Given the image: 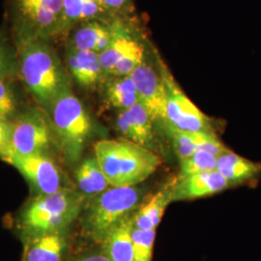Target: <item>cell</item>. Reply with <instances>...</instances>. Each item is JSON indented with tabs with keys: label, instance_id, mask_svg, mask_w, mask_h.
<instances>
[{
	"label": "cell",
	"instance_id": "14",
	"mask_svg": "<svg viewBox=\"0 0 261 261\" xmlns=\"http://www.w3.org/2000/svg\"><path fill=\"white\" fill-rule=\"evenodd\" d=\"M66 247L61 231L35 234L28 244L24 261H62Z\"/></svg>",
	"mask_w": 261,
	"mask_h": 261
},
{
	"label": "cell",
	"instance_id": "2",
	"mask_svg": "<svg viewBox=\"0 0 261 261\" xmlns=\"http://www.w3.org/2000/svg\"><path fill=\"white\" fill-rule=\"evenodd\" d=\"M22 81L38 103L47 109L70 85L56 51L42 40L18 42Z\"/></svg>",
	"mask_w": 261,
	"mask_h": 261
},
{
	"label": "cell",
	"instance_id": "19",
	"mask_svg": "<svg viewBox=\"0 0 261 261\" xmlns=\"http://www.w3.org/2000/svg\"><path fill=\"white\" fill-rule=\"evenodd\" d=\"M105 94L109 103L120 111L139 103L137 88L130 75H112L106 84Z\"/></svg>",
	"mask_w": 261,
	"mask_h": 261
},
{
	"label": "cell",
	"instance_id": "33",
	"mask_svg": "<svg viewBox=\"0 0 261 261\" xmlns=\"http://www.w3.org/2000/svg\"><path fill=\"white\" fill-rule=\"evenodd\" d=\"M77 261H110L106 253H95V254H90L84 258L79 259Z\"/></svg>",
	"mask_w": 261,
	"mask_h": 261
},
{
	"label": "cell",
	"instance_id": "5",
	"mask_svg": "<svg viewBox=\"0 0 261 261\" xmlns=\"http://www.w3.org/2000/svg\"><path fill=\"white\" fill-rule=\"evenodd\" d=\"M17 41L42 40L65 30L62 0H11Z\"/></svg>",
	"mask_w": 261,
	"mask_h": 261
},
{
	"label": "cell",
	"instance_id": "15",
	"mask_svg": "<svg viewBox=\"0 0 261 261\" xmlns=\"http://www.w3.org/2000/svg\"><path fill=\"white\" fill-rule=\"evenodd\" d=\"M216 170L231 185L251 180L261 172L260 163L243 158L232 151H227L217 158Z\"/></svg>",
	"mask_w": 261,
	"mask_h": 261
},
{
	"label": "cell",
	"instance_id": "8",
	"mask_svg": "<svg viewBox=\"0 0 261 261\" xmlns=\"http://www.w3.org/2000/svg\"><path fill=\"white\" fill-rule=\"evenodd\" d=\"M50 139V127L42 112L37 110L23 112L11 122L10 157L43 153L48 147Z\"/></svg>",
	"mask_w": 261,
	"mask_h": 261
},
{
	"label": "cell",
	"instance_id": "11",
	"mask_svg": "<svg viewBox=\"0 0 261 261\" xmlns=\"http://www.w3.org/2000/svg\"><path fill=\"white\" fill-rule=\"evenodd\" d=\"M229 186L228 181L217 170L177 177L172 184L171 199L173 202L213 196Z\"/></svg>",
	"mask_w": 261,
	"mask_h": 261
},
{
	"label": "cell",
	"instance_id": "7",
	"mask_svg": "<svg viewBox=\"0 0 261 261\" xmlns=\"http://www.w3.org/2000/svg\"><path fill=\"white\" fill-rule=\"evenodd\" d=\"M160 73L166 88L165 121L182 130L214 132L209 118L193 103L179 87L165 66Z\"/></svg>",
	"mask_w": 261,
	"mask_h": 261
},
{
	"label": "cell",
	"instance_id": "6",
	"mask_svg": "<svg viewBox=\"0 0 261 261\" xmlns=\"http://www.w3.org/2000/svg\"><path fill=\"white\" fill-rule=\"evenodd\" d=\"M140 189L134 187H112L94 196L84 216L87 231L103 238L113 225L130 215L140 201Z\"/></svg>",
	"mask_w": 261,
	"mask_h": 261
},
{
	"label": "cell",
	"instance_id": "25",
	"mask_svg": "<svg viewBox=\"0 0 261 261\" xmlns=\"http://www.w3.org/2000/svg\"><path fill=\"white\" fill-rule=\"evenodd\" d=\"M163 124L180 161L190 157L196 152L197 150L196 145L194 144L193 140H191L187 130L177 129L168 122H163Z\"/></svg>",
	"mask_w": 261,
	"mask_h": 261
},
{
	"label": "cell",
	"instance_id": "13",
	"mask_svg": "<svg viewBox=\"0 0 261 261\" xmlns=\"http://www.w3.org/2000/svg\"><path fill=\"white\" fill-rule=\"evenodd\" d=\"M133 227L132 217L128 215L103 235L105 253L110 261H134Z\"/></svg>",
	"mask_w": 261,
	"mask_h": 261
},
{
	"label": "cell",
	"instance_id": "32",
	"mask_svg": "<svg viewBox=\"0 0 261 261\" xmlns=\"http://www.w3.org/2000/svg\"><path fill=\"white\" fill-rule=\"evenodd\" d=\"M105 8L112 12H123L129 10L130 0H100Z\"/></svg>",
	"mask_w": 261,
	"mask_h": 261
},
{
	"label": "cell",
	"instance_id": "30",
	"mask_svg": "<svg viewBox=\"0 0 261 261\" xmlns=\"http://www.w3.org/2000/svg\"><path fill=\"white\" fill-rule=\"evenodd\" d=\"M11 155V122L0 118V157L7 161Z\"/></svg>",
	"mask_w": 261,
	"mask_h": 261
},
{
	"label": "cell",
	"instance_id": "18",
	"mask_svg": "<svg viewBox=\"0 0 261 261\" xmlns=\"http://www.w3.org/2000/svg\"><path fill=\"white\" fill-rule=\"evenodd\" d=\"M111 40L108 47L99 54L100 61L105 75H112L114 67L122 56L130 48L136 39L130 35V31L125 25L116 21L111 27Z\"/></svg>",
	"mask_w": 261,
	"mask_h": 261
},
{
	"label": "cell",
	"instance_id": "20",
	"mask_svg": "<svg viewBox=\"0 0 261 261\" xmlns=\"http://www.w3.org/2000/svg\"><path fill=\"white\" fill-rule=\"evenodd\" d=\"M75 180L84 195L97 196L109 189L110 184L95 158L85 159L75 169Z\"/></svg>",
	"mask_w": 261,
	"mask_h": 261
},
{
	"label": "cell",
	"instance_id": "22",
	"mask_svg": "<svg viewBox=\"0 0 261 261\" xmlns=\"http://www.w3.org/2000/svg\"><path fill=\"white\" fill-rule=\"evenodd\" d=\"M217 158L218 157L209 152L196 150L190 157L180 161V172L178 177H185L216 170Z\"/></svg>",
	"mask_w": 261,
	"mask_h": 261
},
{
	"label": "cell",
	"instance_id": "27",
	"mask_svg": "<svg viewBox=\"0 0 261 261\" xmlns=\"http://www.w3.org/2000/svg\"><path fill=\"white\" fill-rule=\"evenodd\" d=\"M17 112V98L7 81L0 79V118L9 120Z\"/></svg>",
	"mask_w": 261,
	"mask_h": 261
},
{
	"label": "cell",
	"instance_id": "31",
	"mask_svg": "<svg viewBox=\"0 0 261 261\" xmlns=\"http://www.w3.org/2000/svg\"><path fill=\"white\" fill-rule=\"evenodd\" d=\"M116 126H117L118 130H120V133L126 140H132V141L135 142L134 132L132 129L130 120H129V117H128L126 110L120 111V112L118 113L117 118H116Z\"/></svg>",
	"mask_w": 261,
	"mask_h": 261
},
{
	"label": "cell",
	"instance_id": "28",
	"mask_svg": "<svg viewBox=\"0 0 261 261\" xmlns=\"http://www.w3.org/2000/svg\"><path fill=\"white\" fill-rule=\"evenodd\" d=\"M84 0H62L64 28L74 22L82 21L84 12Z\"/></svg>",
	"mask_w": 261,
	"mask_h": 261
},
{
	"label": "cell",
	"instance_id": "10",
	"mask_svg": "<svg viewBox=\"0 0 261 261\" xmlns=\"http://www.w3.org/2000/svg\"><path fill=\"white\" fill-rule=\"evenodd\" d=\"M136 85L139 102L148 112L153 121H165L166 88L161 73L145 60L130 75Z\"/></svg>",
	"mask_w": 261,
	"mask_h": 261
},
{
	"label": "cell",
	"instance_id": "12",
	"mask_svg": "<svg viewBox=\"0 0 261 261\" xmlns=\"http://www.w3.org/2000/svg\"><path fill=\"white\" fill-rule=\"evenodd\" d=\"M67 64L75 83L84 88H94L105 75L99 54L93 51L69 47Z\"/></svg>",
	"mask_w": 261,
	"mask_h": 261
},
{
	"label": "cell",
	"instance_id": "9",
	"mask_svg": "<svg viewBox=\"0 0 261 261\" xmlns=\"http://www.w3.org/2000/svg\"><path fill=\"white\" fill-rule=\"evenodd\" d=\"M6 162L36 187L40 195L51 194L62 188L59 169L55 162L43 153L12 155Z\"/></svg>",
	"mask_w": 261,
	"mask_h": 261
},
{
	"label": "cell",
	"instance_id": "21",
	"mask_svg": "<svg viewBox=\"0 0 261 261\" xmlns=\"http://www.w3.org/2000/svg\"><path fill=\"white\" fill-rule=\"evenodd\" d=\"M135 136V142L151 150L154 140L153 119L146 109L139 102L126 110Z\"/></svg>",
	"mask_w": 261,
	"mask_h": 261
},
{
	"label": "cell",
	"instance_id": "4",
	"mask_svg": "<svg viewBox=\"0 0 261 261\" xmlns=\"http://www.w3.org/2000/svg\"><path fill=\"white\" fill-rule=\"evenodd\" d=\"M47 110L66 158L76 162L92 132V122L88 112L70 87L60 94Z\"/></svg>",
	"mask_w": 261,
	"mask_h": 261
},
{
	"label": "cell",
	"instance_id": "26",
	"mask_svg": "<svg viewBox=\"0 0 261 261\" xmlns=\"http://www.w3.org/2000/svg\"><path fill=\"white\" fill-rule=\"evenodd\" d=\"M188 133L197 150H203L206 152H209L216 157L229 151L224 143L217 138L214 132L199 130V132H188Z\"/></svg>",
	"mask_w": 261,
	"mask_h": 261
},
{
	"label": "cell",
	"instance_id": "29",
	"mask_svg": "<svg viewBox=\"0 0 261 261\" xmlns=\"http://www.w3.org/2000/svg\"><path fill=\"white\" fill-rule=\"evenodd\" d=\"M15 67V57L6 39L0 33V79H7Z\"/></svg>",
	"mask_w": 261,
	"mask_h": 261
},
{
	"label": "cell",
	"instance_id": "17",
	"mask_svg": "<svg viewBox=\"0 0 261 261\" xmlns=\"http://www.w3.org/2000/svg\"><path fill=\"white\" fill-rule=\"evenodd\" d=\"M172 184L173 182L168 183L167 186L158 191L150 198L149 201L146 204L140 208L138 213L134 216V218H132L134 227L143 230L157 228L165 214L167 207L170 202H172Z\"/></svg>",
	"mask_w": 261,
	"mask_h": 261
},
{
	"label": "cell",
	"instance_id": "16",
	"mask_svg": "<svg viewBox=\"0 0 261 261\" xmlns=\"http://www.w3.org/2000/svg\"><path fill=\"white\" fill-rule=\"evenodd\" d=\"M111 27L98 20L86 21L72 35L69 47L101 54L111 40Z\"/></svg>",
	"mask_w": 261,
	"mask_h": 261
},
{
	"label": "cell",
	"instance_id": "23",
	"mask_svg": "<svg viewBox=\"0 0 261 261\" xmlns=\"http://www.w3.org/2000/svg\"><path fill=\"white\" fill-rule=\"evenodd\" d=\"M156 237V229L143 230L133 227L132 242L134 261H151Z\"/></svg>",
	"mask_w": 261,
	"mask_h": 261
},
{
	"label": "cell",
	"instance_id": "1",
	"mask_svg": "<svg viewBox=\"0 0 261 261\" xmlns=\"http://www.w3.org/2000/svg\"><path fill=\"white\" fill-rule=\"evenodd\" d=\"M94 153L112 187L137 186L161 165L156 153L126 139L100 140L94 145Z\"/></svg>",
	"mask_w": 261,
	"mask_h": 261
},
{
	"label": "cell",
	"instance_id": "24",
	"mask_svg": "<svg viewBox=\"0 0 261 261\" xmlns=\"http://www.w3.org/2000/svg\"><path fill=\"white\" fill-rule=\"evenodd\" d=\"M144 47L136 40L114 67L111 75H130L144 61Z\"/></svg>",
	"mask_w": 261,
	"mask_h": 261
},
{
	"label": "cell",
	"instance_id": "3",
	"mask_svg": "<svg viewBox=\"0 0 261 261\" xmlns=\"http://www.w3.org/2000/svg\"><path fill=\"white\" fill-rule=\"evenodd\" d=\"M84 196L69 188H61L35 197L21 214V225L33 234L61 231L80 216Z\"/></svg>",
	"mask_w": 261,
	"mask_h": 261
}]
</instances>
